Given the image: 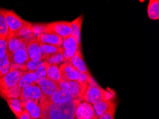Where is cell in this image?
<instances>
[{
	"mask_svg": "<svg viewBox=\"0 0 159 119\" xmlns=\"http://www.w3.org/2000/svg\"><path fill=\"white\" fill-rule=\"evenodd\" d=\"M81 101L73 100L67 103L56 104L50 102L44 96L40 101L43 119H74L75 108Z\"/></svg>",
	"mask_w": 159,
	"mask_h": 119,
	"instance_id": "6da1fadb",
	"label": "cell"
},
{
	"mask_svg": "<svg viewBox=\"0 0 159 119\" xmlns=\"http://www.w3.org/2000/svg\"><path fill=\"white\" fill-rule=\"evenodd\" d=\"M58 89L64 90L70 93L75 99L81 101L82 96L85 93L88 84H81L76 81H66V80H60L57 83Z\"/></svg>",
	"mask_w": 159,
	"mask_h": 119,
	"instance_id": "7a4b0ae2",
	"label": "cell"
},
{
	"mask_svg": "<svg viewBox=\"0 0 159 119\" xmlns=\"http://www.w3.org/2000/svg\"><path fill=\"white\" fill-rule=\"evenodd\" d=\"M2 11L9 29V36H14L28 22L21 19L13 10L2 9Z\"/></svg>",
	"mask_w": 159,
	"mask_h": 119,
	"instance_id": "3957f363",
	"label": "cell"
},
{
	"mask_svg": "<svg viewBox=\"0 0 159 119\" xmlns=\"http://www.w3.org/2000/svg\"><path fill=\"white\" fill-rule=\"evenodd\" d=\"M59 35L63 39L71 36V26L69 21H54L46 24V32Z\"/></svg>",
	"mask_w": 159,
	"mask_h": 119,
	"instance_id": "277c9868",
	"label": "cell"
},
{
	"mask_svg": "<svg viewBox=\"0 0 159 119\" xmlns=\"http://www.w3.org/2000/svg\"><path fill=\"white\" fill-rule=\"evenodd\" d=\"M24 73L19 70H10L5 76L0 78V91L18 85Z\"/></svg>",
	"mask_w": 159,
	"mask_h": 119,
	"instance_id": "5b68a950",
	"label": "cell"
},
{
	"mask_svg": "<svg viewBox=\"0 0 159 119\" xmlns=\"http://www.w3.org/2000/svg\"><path fill=\"white\" fill-rule=\"evenodd\" d=\"M43 97H44V96H43L38 84H32L21 89L19 99L21 101L31 99V100L37 101L39 103Z\"/></svg>",
	"mask_w": 159,
	"mask_h": 119,
	"instance_id": "8992f818",
	"label": "cell"
},
{
	"mask_svg": "<svg viewBox=\"0 0 159 119\" xmlns=\"http://www.w3.org/2000/svg\"><path fill=\"white\" fill-rule=\"evenodd\" d=\"M81 101L88 102L91 105L103 101V89L98 86V84L96 85H88Z\"/></svg>",
	"mask_w": 159,
	"mask_h": 119,
	"instance_id": "52a82bcc",
	"label": "cell"
},
{
	"mask_svg": "<svg viewBox=\"0 0 159 119\" xmlns=\"http://www.w3.org/2000/svg\"><path fill=\"white\" fill-rule=\"evenodd\" d=\"M62 54L64 56L65 62H69L78 50H80V46L77 43L73 36H69L63 39L61 46Z\"/></svg>",
	"mask_w": 159,
	"mask_h": 119,
	"instance_id": "ba28073f",
	"label": "cell"
},
{
	"mask_svg": "<svg viewBox=\"0 0 159 119\" xmlns=\"http://www.w3.org/2000/svg\"><path fill=\"white\" fill-rule=\"evenodd\" d=\"M95 113L93 106L86 101H80L77 104L74 119H94Z\"/></svg>",
	"mask_w": 159,
	"mask_h": 119,
	"instance_id": "9c48e42d",
	"label": "cell"
},
{
	"mask_svg": "<svg viewBox=\"0 0 159 119\" xmlns=\"http://www.w3.org/2000/svg\"><path fill=\"white\" fill-rule=\"evenodd\" d=\"M59 70L62 80L79 81L81 72L76 69L69 62H66L60 65Z\"/></svg>",
	"mask_w": 159,
	"mask_h": 119,
	"instance_id": "30bf717a",
	"label": "cell"
},
{
	"mask_svg": "<svg viewBox=\"0 0 159 119\" xmlns=\"http://www.w3.org/2000/svg\"><path fill=\"white\" fill-rule=\"evenodd\" d=\"M37 84L39 86L41 91L45 98H49L59 90L57 83L47 79V77L39 79Z\"/></svg>",
	"mask_w": 159,
	"mask_h": 119,
	"instance_id": "8fae6325",
	"label": "cell"
},
{
	"mask_svg": "<svg viewBox=\"0 0 159 119\" xmlns=\"http://www.w3.org/2000/svg\"><path fill=\"white\" fill-rule=\"evenodd\" d=\"M26 50L27 54L30 58V60L34 61V62H39L43 61L42 53L40 48L39 43L37 42V39H34L31 40L30 42L26 44Z\"/></svg>",
	"mask_w": 159,
	"mask_h": 119,
	"instance_id": "7c38bea8",
	"label": "cell"
},
{
	"mask_svg": "<svg viewBox=\"0 0 159 119\" xmlns=\"http://www.w3.org/2000/svg\"><path fill=\"white\" fill-rule=\"evenodd\" d=\"M36 39L39 43L52 45L57 47H61L63 43V39L61 36L52 33H44Z\"/></svg>",
	"mask_w": 159,
	"mask_h": 119,
	"instance_id": "4fadbf2b",
	"label": "cell"
},
{
	"mask_svg": "<svg viewBox=\"0 0 159 119\" xmlns=\"http://www.w3.org/2000/svg\"><path fill=\"white\" fill-rule=\"evenodd\" d=\"M21 102H22L24 108L29 113L32 119L42 118V109L37 101L29 99V100Z\"/></svg>",
	"mask_w": 159,
	"mask_h": 119,
	"instance_id": "5bb4252c",
	"label": "cell"
},
{
	"mask_svg": "<svg viewBox=\"0 0 159 119\" xmlns=\"http://www.w3.org/2000/svg\"><path fill=\"white\" fill-rule=\"evenodd\" d=\"M9 57L11 61V64L25 65L30 60L26 47L19 48L15 52L9 54Z\"/></svg>",
	"mask_w": 159,
	"mask_h": 119,
	"instance_id": "9a60e30c",
	"label": "cell"
},
{
	"mask_svg": "<svg viewBox=\"0 0 159 119\" xmlns=\"http://www.w3.org/2000/svg\"><path fill=\"white\" fill-rule=\"evenodd\" d=\"M50 102L56 104H61L75 100V98L70 93L64 90L59 89L49 98H47Z\"/></svg>",
	"mask_w": 159,
	"mask_h": 119,
	"instance_id": "2e32d148",
	"label": "cell"
},
{
	"mask_svg": "<svg viewBox=\"0 0 159 119\" xmlns=\"http://www.w3.org/2000/svg\"><path fill=\"white\" fill-rule=\"evenodd\" d=\"M69 62L76 69L78 70L79 71L86 74H90L87 66H86V63L84 60L83 56L81 54V49L77 51L76 54L74 55V57L69 61Z\"/></svg>",
	"mask_w": 159,
	"mask_h": 119,
	"instance_id": "e0dca14e",
	"label": "cell"
},
{
	"mask_svg": "<svg viewBox=\"0 0 159 119\" xmlns=\"http://www.w3.org/2000/svg\"><path fill=\"white\" fill-rule=\"evenodd\" d=\"M32 24L28 21L26 25L24 26L21 29H20V30H19L14 36L19 38L20 39L22 40L26 44H27V43L30 42L31 40L34 39H36L32 32Z\"/></svg>",
	"mask_w": 159,
	"mask_h": 119,
	"instance_id": "ac0fdd59",
	"label": "cell"
},
{
	"mask_svg": "<svg viewBox=\"0 0 159 119\" xmlns=\"http://www.w3.org/2000/svg\"><path fill=\"white\" fill-rule=\"evenodd\" d=\"M83 21V15L79 16L71 22V36L75 39L77 43L81 46V29Z\"/></svg>",
	"mask_w": 159,
	"mask_h": 119,
	"instance_id": "d6986e66",
	"label": "cell"
},
{
	"mask_svg": "<svg viewBox=\"0 0 159 119\" xmlns=\"http://www.w3.org/2000/svg\"><path fill=\"white\" fill-rule=\"evenodd\" d=\"M26 47V43L20 39L15 36H9L7 38V50L9 54H11L19 48Z\"/></svg>",
	"mask_w": 159,
	"mask_h": 119,
	"instance_id": "ffe728a7",
	"label": "cell"
},
{
	"mask_svg": "<svg viewBox=\"0 0 159 119\" xmlns=\"http://www.w3.org/2000/svg\"><path fill=\"white\" fill-rule=\"evenodd\" d=\"M115 101H102L98 102L97 103L93 104V111H94L95 117L98 118L103 113H104L106 111H108L111 106L115 104Z\"/></svg>",
	"mask_w": 159,
	"mask_h": 119,
	"instance_id": "44dd1931",
	"label": "cell"
},
{
	"mask_svg": "<svg viewBox=\"0 0 159 119\" xmlns=\"http://www.w3.org/2000/svg\"><path fill=\"white\" fill-rule=\"evenodd\" d=\"M21 89L19 86V85L11 87V88L7 89L0 91V96L5 100L13 98H19L21 94Z\"/></svg>",
	"mask_w": 159,
	"mask_h": 119,
	"instance_id": "7402d4cb",
	"label": "cell"
},
{
	"mask_svg": "<svg viewBox=\"0 0 159 119\" xmlns=\"http://www.w3.org/2000/svg\"><path fill=\"white\" fill-rule=\"evenodd\" d=\"M46 77L47 79L52 80V81L57 83L60 80H61V74H60L59 66L48 64L47 69Z\"/></svg>",
	"mask_w": 159,
	"mask_h": 119,
	"instance_id": "603a6c76",
	"label": "cell"
},
{
	"mask_svg": "<svg viewBox=\"0 0 159 119\" xmlns=\"http://www.w3.org/2000/svg\"><path fill=\"white\" fill-rule=\"evenodd\" d=\"M7 102L8 103L9 107L10 108L11 111H12V113L16 118H18L25 110L22 102L19 98L9 99V100H7Z\"/></svg>",
	"mask_w": 159,
	"mask_h": 119,
	"instance_id": "cb8c5ba5",
	"label": "cell"
},
{
	"mask_svg": "<svg viewBox=\"0 0 159 119\" xmlns=\"http://www.w3.org/2000/svg\"><path fill=\"white\" fill-rule=\"evenodd\" d=\"M38 81V79L37 76H36L34 72H30V71H26L24 73L19 83V86L21 89L24 88L29 85L32 84H37Z\"/></svg>",
	"mask_w": 159,
	"mask_h": 119,
	"instance_id": "d4e9b609",
	"label": "cell"
},
{
	"mask_svg": "<svg viewBox=\"0 0 159 119\" xmlns=\"http://www.w3.org/2000/svg\"><path fill=\"white\" fill-rule=\"evenodd\" d=\"M148 17L152 20H158L159 19V1L150 0L147 8Z\"/></svg>",
	"mask_w": 159,
	"mask_h": 119,
	"instance_id": "484cf974",
	"label": "cell"
},
{
	"mask_svg": "<svg viewBox=\"0 0 159 119\" xmlns=\"http://www.w3.org/2000/svg\"><path fill=\"white\" fill-rule=\"evenodd\" d=\"M40 48L42 53V60L44 57L51 56L53 54H57V53L62 52L61 47H57L55 46L49 45V44H44V43H39Z\"/></svg>",
	"mask_w": 159,
	"mask_h": 119,
	"instance_id": "4316f807",
	"label": "cell"
},
{
	"mask_svg": "<svg viewBox=\"0 0 159 119\" xmlns=\"http://www.w3.org/2000/svg\"><path fill=\"white\" fill-rule=\"evenodd\" d=\"M10 67L11 61L9 59V54L0 57V78L5 76L10 71Z\"/></svg>",
	"mask_w": 159,
	"mask_h": 119,
	"instance_id": "83f0119b",
	"label": "cell"
},
{
	"mask_svg": "<svg viewBox=\"0 0 159 119\" xmlns=\"http://www.w3.org/2000/svg\"><path fill=\"white\" fill-rule=\"evenodd\" d=\"M43 61L47 62L48 64L57 66H59V64H62L66 62H65L64 56L62 54V52L57 53V54L46 57L43 59Z\"/></svg>",
	"mask_w": 159,
	"mask_h": 119,
	"instance_id": "f1b7e54d",
	"label": "cell"
},
{
	"mask_svg": "<svg viewBox=\"0 0 159 119\" xmlns=\"http://www.w3.org/2000/svg\"><path fill=\"white\" fill-rule=\"evenodd\" d=\"M0 36L4 38H8L9 29L7 26L5 18H4L2 9L0 8Z\"/></svg>",
	"mask_w": 159,
	"mask_h": 119,
	"instance_id": "f546056e",
	"label": "cell"
},
{
	"mask_svg": "<svg viewBox=\"0 0 159 119\" xmlns=\"http://www.w3.org/2000/svg\"><path fill=\"white\" fill-rule=\"evenodd\" d=\"M48 64L44 61H43L42 64H41L39 67L35 71V74L37 76L38 81L41 79H43V78L46 77V74H47V69Z\"/></svg>",
	"mask_w": 159,
	"mask_h": 119,
	"instance_id": "4dcf8cb0",
	"label": "cell"
},
{
	"mask_svg": "<svg viewBox=\"0 0 159 119\" xmlns=\"http://www.w3.org/2000/svg\"><path fill=\"white\" fill-rule=\"evenodd\" d=\"M32 30L36 38L46 32V24H32Z\"/></svg>",
	"mask_w": 159,
	"mask_h": 119,
	"instance_id": "1f68e13d",
	"label": "cell"
},
{
	"mask_svg": "<svg viewBox=\"0 0 159 119\" xmlns=\"http://www.w3.org/2000/svg\"><path fill=\"white\" fill-rule=\"evenodd\" d=\"M116 94L115 92L109 88L106 90L103 89V101H115Z\"/></svg>",
	"mask_w": 159,
	"mask_h": 119,
	"instance_id": "d6a6232c",
	"label": "cell"
},
{
	"mask_svg": "<svg viewBox=\"0 0 159 119\" xmlns=\"http://www.w3.org/2000/svg\"><path fill=\"white\" fill-rule=\"evenodd\" d=\"M7 50V39L0 36V57L8 54Z\"/></svg>",
	"mask_w": 159,
	"mask_h": 119,
	"instance_id": "836d02e7",
	"label": "cell"
},
{
	"mask_svg": "<svg viewBox=\"0 0 159 119\" xmlns=\"http://www.w3.org/2000/svg\"><path fill=\"white\" fill-rule=\"evenodd\" d=\"M116 112V103L114 104L108 111L103 113L98 119H114V115Z\"/></svg>",
	"mask_w": 159,
	"mask_h": 119,
	"instance_id": "e575fe53",
	"label": "cell"
},
{
	"mask_svg": "<svg viewBox=\"0 0 159 119\" xmlns=\"http://www.w3.org/2000/svg\"><path fill=\"white\" fill-rule=\"evenodd\" d=\"M43 61H39V62H34L32 60H29V62L26 64V71L30 72H35L37 68L39 67L41 64H42Z\"/></svg>",
	"mask_w": 159,
	"mask_h": 119,
	"instance_id": "d590c367",
	"label": "cell"
},
{
	"mask_svg": "<svg viewBox=\"0 0 159 119\" xmlns=\"http://www.w3.org/2000/svg\"><path fill=\"white\" fill-rule=\"evenodd\" d=\"M16 118L17 119H32L30 115L29 114V113L26 110H24V111L21 113V115Z\"/></svg>",
	"mask_w": 159,
	"mask_h": 119,
	"instance_id": "8d00e7d4",
	"label": "cell"
},
{
	"mask_svg": "<svg viewBox=\"0 0 159 119\" xmlns=\"http://www.w3.org/2000/svg\"><path fill=\"white\" fill-rule=\"evenodd\" d=\"M37 119H43L42 118H37Z\"/></svg>",
	"mask_w": 159,
	"mask_h": 119,
	"instance_id": "74e56055",
	"label": "cell"
},
{
	"mask_svg": "<svg viewBox=\"0 0 159 119\" xmlns=\"http://www.w3.org/2000/svg\"><path fill=\"white\" fill-rule=\"evenodd\" d=\"M94 119H98V118H94Z\"/></svg>",
	"mask_w": 159,
	"mask_h": 119,
	"instance_id": "f35d334b",
	"label": "cell"
}]
</instances>
